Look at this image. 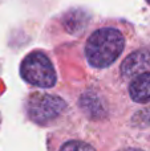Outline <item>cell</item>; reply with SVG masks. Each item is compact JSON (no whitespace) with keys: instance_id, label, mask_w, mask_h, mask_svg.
Returning <instances> with one entry per match:
<instances>
[{"instance_id":"9c48e42d","label":"cell","mask_w":150,"mask_h":151,"mask_svg":"<svg viewBox=\"0 0 150 151\" xmlns=\"http://www.w3.org/2000/svg\"><path fill=\"white\" fill-rule=\"evenodd\" d=\"M148 3H150V0H148Z\"/></svg>"},{"instance_id":"52a82bcc","label":"cell","mask_w":150,"mask_h":151,"mask_svg":"<svg viewBox=\"0 0 150 151\" xmlns=\"http://www.w3.org/2000/svg\"><path fill=\"white\" fill-rule=\"evenodd\" d=\"M120 151H141V150H136V149H126V150H120Z\"/></svg>"},{"instance_id":"6da1fadb","label":"cell","mask_w":150,"mask_h":151,"mask_svg":"<svg viewBox=\"0 0 150 151\" xmlns=\"http://www.w3.org/2000/svg\"><path fill=\"white\" fill-rule=\"evenodd\" d=\"M124 49V36L113 28H102L89 37L85 47L87 58L96 68H106L118 58Z\"/></svg>"},{"instance_id":"277c9868","label":"cell","mask_w":150,"mask_h":151,"mask_svg":"<svg viewBox=\"0 0 150 151\" xmlns=\"http://www.w3.org/2000/svg\"><path fill=\"white\" fill-rule=\"evenodd\" d=\"M150 68V52L149 50H137L125 58L121 65L124 77H133Z\"/></svg>"},{"instance_id":"ba28073f","label":"cell","mask_w":150,"mask_h":151,"mask_svg":"<svg viewBox=\"0 0 150 151\" xmlns=\"http://www.w3.org/2000/svg\"><path fill=\"white\" fill-rule=\"evenodd\" d=\"M149 122H150V111H149Z\"/></svg>"},{"instance_id":"5b68a950","label":"cell","mask_w":150,"mask_h":151,"mask_svg":"<svg viewBox=\"0 0 150 151\" xmlns=\"http://www.w3.org/2000/svg\"><path fill=\"white\" fill-rule=\"evenodd\" d=\"M130 97L136 102L145 104L150 101V73H142L133 80L130 85Z\"/></svg>"},{"instance_id":"7a4b0ae2","label":"cell","mask_w":150,"mask_h":151,"mask_svg":"<svg viewBox=\"0 0 150 151\" xmlns=\"http://www.w3.org/2000/svg\"><path fill=\"white\" fill-rule=\"evenodd\" d=\"M21 76L27 82L40 88H50L56 83L52 63L45 55L35 52L28 55L21 64Z\"/></svg>"},{"instance_id":"8992f818","label":"cell","mask_w":150,"mask_h":151,"mask_svg":"<svg viewBox=\"0 0 150 151\" xmlns=\"http://www.w3.org/2000/svg\"><path fill=\"white\" fill-rule=\"evenodd\" d=\"M60 151H96L92 146L79 141H71L61 147Z\"/></svg>"},{"instance_id":"3957f363","label":"cell","mask_w":150,"mask_h":151,"mask_svg":"<svg viewBox=\"0 0 150 151\" xmlns=\"http://www.w3.org/2000/svg\"><path fill=\"white\" fill-rule=\"evenodd\" d=\"M66 105L60 97L50 94H35L28 101V114L36 123H48L64 113Z\"/></svg>"}]
</instances>
